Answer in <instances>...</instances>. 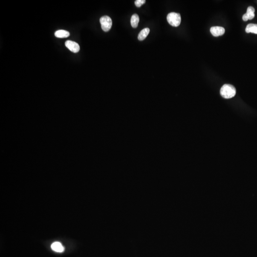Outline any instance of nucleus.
<instances>
[{
	"label": "nucleus",
	"instance_id": "1",
	"mask_svg": "<svg viewBox=\"0 0 257 257\" xmlns=\"http://www.w3.org/2000/svg\"><path fill=\"white\" fill-rule=\"evenodd\" d=\"M221 96L225 99H230L235 96L236 90L233 85L231 84H224L220 90Z\"/></svg>",
	"mask_w": 257,
	"mask_h": 257
},
{
	"label": "nucleus",
	"instance_id": "2",
	"mask_svg": "<svg viewBox=\"0 0 257 257\" xmlns=\"http://www.w3.org/2000/svg\"><path fill=\"white\" fill-rule=\"evenodd\" d=\"M167 19L169 24L172 26L178 27L181 24V15L178 13H169L167 16Z\"/></svg>",
	"mask_w": 257,
	"mask_h": 257
},
{
	"label": "nucleus",
	"instance_id": "3",
	"mask_svg": "<svg viewBox=\"0 0 257 257\" xmlns=\"http://www.w3.org/2000/svg\"><path fill=\"white\" fill-rule=\"evenodd\" d=\"M100 22L103 31L105 32L110 31L113 24L111 18L108 16H104L100 18Z\"/></svg>",
	"mask_w": 257,
	"mask_h": 257
},
{
	"label": "nucleus",
	"instance_id": "4",
	"mask_svg": "<svg viewBox=\"0 0 257 257\" xmlns=\"http://www.w3.org/2000/svg\"><path fill=\"white\" fill-rule=\"evenodd\" d=\"M65 46L69 51L74 53H78L80 50L79 45L76 42L68 40L65 42Z\"/></svg>",
	"mask_w": 257,
	"mask_h": 257
},
{
	"label": "nucleus",
	"instance_id": "5",
	"mask_svg": "<svg viewBox=\"0 0 257 257\" xmlns=\"http://www.w3.org/2000/svg\"><path fill=\"white\" fill-rule=\"evenodd\" d=\"M211 34L215 36H221L225 33V30L224 28L221 26L212 27L210 30Z\"/></svg>",
	"mask_w": 257,
	"mask_h": 257
},
{
	"label": "nucleus",
	"instance_id": "6",
	"mask_svg": "<svg viewBox=\"0 0 257 257\" xmlns=\"http://www.w3.org/2000/svg\"><path fill=\"white\" fill-rule=\"evenodd\" d=\"M51 248L54 252H63L64 250V248L61 243L59 242H55L51 245Z\"/></svg>",
	"mask_w": 257,
	"mask_h": 257
},
{
	"label": "nucleus",
	"instance_id": "7",
	"mask_svg": "<svg viewBox=\"0 0 257 257\" xmlns=\"http://www.w3.org/2000/svg\"><path fill=\"white\" fill-rule=\"evenodd\" d=\"M150 29L148 28H145L142 30L138 35V38L140 40H143L147 37L150 32Z\"/></svg>",
	"mask_w": 257,
	"mask_h": 257
},
{
	"label": "nucleus",
	"instance_id": "8",
	"mask_svg": "<svg viewBox=\"0 0 257 257\" xmlns=\"http://www.w3.org/2000/svg\"><path fill=\"white\" fill-rule=\"evenodd\" d=\"M245 31L247 33L257 34V24H249L246 27Z\"/></svg>",
	"mask_w": 257,
	"mask_h": 257
},
{
	"label": "nucleus",
	"instance_id": "9",
	"mask_svg": "<svg viewBox=\"0 0 257 257\" xmlns=\"http://www.w3.org/2000/svg\"><path fill=\"white\" fill-rule=\"evenodd\" d=\"M55 36L57 38H64L68 37L69 36V33L68 31L60 30L57 31L55 32Z\"/></svg>",
	"mask_w": 257,
	"mask_h": 257
},
{
	"label": "nucleus",
	"instance_id": "10",
	"mask_svg": "<svg viewBox=\"0 0 257 257\" xmlns=\"http://www.w3.org/2000/svg\"><path fill=\"white\" fill-rule=\"evenodd\" d=\"M139 21H140V18H139L138 15L136 13L133 14L131 17V20L132 26L134 28H136L138 26Z\"/></svg>",
	"mask_w": 257,
	"mask_h": 257
},
{
	"label": "nucleus",
	"instance_id": "11",
	"mask_svg": "<svg viewBox=\"0 0 257 257\" xmlns=\"http://www.w3.org/2000/svg\"><path fill=\"white\" fill-rule=\"evenodd\" d=\"M255 11V10L254 8L252 7V6H249L248 8L246 14H247L249 20H252L254 18Z\"/></svg>",
	"mask_w": 257,
	"mask_h": 257
},
{
	"label": "nucleus",
	"instance_id": "12",
	"mask_svg": "<svg viewBox=\"0 0 257 257\" xmlns=\"http://www.w3.org/2000/svg\"><path fill=\"white\" fill-rule=\"evenodd\" d=\"M146 2L145 0H136L135 1V5L137 7H140Z\"/></svg>",
	"mask_w": 257,
	"mask_h": 257
},
{
	"label": "nucleus",
	"instance_id": "13",
	"mask_svg": "<svg viewBox=\"0 0 257 257\" xmlns=\"http://www.w3.org/2000/svg\"><path fill=\"white\" fill-rule=\"evenodd\" d=\"M242 19H243L244 21H247L248 20H249L248 17L247 16V14L246 13L243 15V16H242Z\"/></svg>",
	"mask_w": 257,
	"mask_h": 257
}]
</instances>
